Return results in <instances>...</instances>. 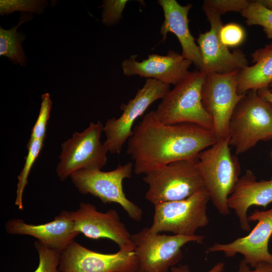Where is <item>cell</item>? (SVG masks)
<instances>
[{"label": "cell", "mask_w": 272, "mask_h": 272, "mask_svg": "<svg viewBox=\"0 0 272 272\" xmlns=\"http://www.w3.org/2000/svg\"><path fill=\"white\" fill-rule=\"evenodd\" d=\"M137 56L131 55L122 62L124 76L155 79L169 85L175 86L182 81L190 73L188 70L192 63L173 50L165 55L150 54L141 61L137 60Z\"/></svg>", "instance_id": "obj_16"}, {"label": "cell", "mask_w": 272, "mask_h": 272, "mask_svg": "<svg viewBox=\"0 0 272 272\" xmlns=\"http://www.w3.org/2000/svg\"><path fill=\"white\" fill-rule=\"evenodd\" d=\"M225 263L219 262L216 263L210 269L206 272H223L224 269ZM169 272H191L188 265L180 264L172 267Z\"/></svg>", "instance_id": "obj_31"}, {"label": "cell", "mask_w": 272, "mask_h": 272, "mask_svg": "<svg viewBox=\"0 0 272 272\" xmlns=\"http://www.w3.org/2000/svg\"><path fill=\"white\" fill-rule=\"evenodd\" d=\"M47 5V2L45 1L1 0L0 13L4 15L22 11L41 14Z\"/></svg>", "instance_id": "obj_25"}, {"label": "cell", "mask_w": 272, "mask_h": 272, "mask_svg": "<svg viewBox=\"0 0 272 272\" xmlns=\"http://www.w3.org/2000/svg\"><path fill=\"white\" fill-rule=\"evenodd\" d=\"M249 0H206L202 9H206L220 15L229 12L241 13L250 4Z\"/></svg>", "instance_id": "obj_27"}, {"label": "cell", "mask_w": 272, "mask_h": 272, "mask_svg": "<svg viewBox=\"0 0 272 272\" xmlns=\"http://www.w3.org/2000/svg\"><path fill=\"white\" fill-rule=\"evenodd\" d=\"M254 64L240 70L237 90L243 94L250 90L268 88L272 83V43L251 54Z\"/></svg>", "instance_id": "obj_20"}, {"label": "cell", "mask_w": 272, "mask_h": 272, "mask_svg": "<svg viewBox=\"0 0 272 272\" xmlns=\"http://www.w3.org/2000/svg\"><path fill=\"white\" fill-rule=\"evenodd\" d=\"M272 202V176L270 179L257 181L253 172L247 169L239 178L228 199V207L234 211L241 229L251 230L247 211L251 206L266 208Z\"/></svg>", "instance_id": "obj_18"}, {"label": "cell", "mask_w": 272, "mask_h": 272, "mask_svg": "<svg viewBox=\"0 0 272 272\" xmlns=\"http://www.w3.org/2000/svg\"><path fill=\"white\" fill-rule=\"evenodd\" d=\"M269 90L272 93V83L268 86Z\"/></svg>", "instance_id": "obj_34"}, {"label": "cell", "mask_w": 272, "mask_h": 272, "mask_svg": "<svg viewBox=\"0 0 272 272\" xmlns=\"http://www.w3.org/2000/svg\"><path fill=\"white\" fill-rule=\"evenodd\" d=\"M128 1L105 0L103 2L102 22L106 26L115 25L122 18V13Z\"/></svg>", "instance_id": "obj_28"}, {"label": "cell", "mask_w": 272, "mask_h": 272, "mask_svg": "<svg viewBox=\"0 0 272 272\" xmlns=\"http://www.w3.org/2000/svg\"><path fill=\"white\" fill-rule=\"evenodd\" d=\"M239 71L208 74L202 87V102L213 119L212 130L217 140L228 135L232 114L244 94L238 93Z\"/></svg>", "instance_id": "obj_11"}, {"label": "cell", "mask_w": 272, "mask_h": 272, "mask_svg": "<svg viewBox=\"0 0 272 272\" xmlns=\"http://www.w3.org/2000/svg\"><path fill=\"white\" fill-rule=\"evenodd\" d=\"M44 140H35L27 145L28 152L25 158V162L22 170L18 176V183L16 190V197L15 202L18 209L23 210V194L28 183V178L31 169L38 157L43 148Z\"/></svg>", "instance_id": "obj_22"}, {"label": "cell", "mask_w": 272, "mask_h": 272, "mask_svg": "<svg viewBox=\"0 0 272 272\" xmlns=\"http://www.w3.org/2000/svg\"><path fill=\"white\" fill-rule=\"evenodd\" d=\"M245 38V32L242 26L235 23L223 25L220 31L222 43L228 48L241 44Z\"/></svg>", "instance_id": "obj_29"}, {"label": "cell", "mask_w": 272, "mask_h": 272, "mask_svg": "<svg viewBox=\"0 0 272 272\" xmlns=\"http://www.w3.org/2000/svg\"><path fill=\"white\" fill-rule=\"evenodd\" d=\"M52 102L47 93L41 96L40 109L37 120L31 130L28 143L35 140H44L46 137V127L50 117Z\"/></svg>", "instance_id": "obj_26"}, {"label": "cell", "mask_w": 272, "mask_h": 272, "mask_svg": "<svg viewBox=\"0 0 272 272\" xmlns=\"http://www.w3.org/2000/svg\"><path fill=\"white\" fill-rule=\"evenodd\" d=\"M146 199L154 205L180 200L206 189L197 157L171 162L145 175Z\"/></svg>", "instance_id": "obj_5"}, {"label": "cell", "mask_w": 272, "mask_h": 272, "mask_svg": "<svg viewBox=\"0 0 272 272\" xmlns=\"http://www.w3.org/2000/svg\"><path fill=\"white\" fill-rule=\"evenodd\" d=\"M34 247L39 255V264L34 272H60L59 264L61 252L38 240L34 242Z\"/></svg>", "instance_id": "obj_24"}, {"label": "cell", "mask_w": 272, "mask_h": 272, "mask_svg": "<svg viewBox=\"0 0 272 272\" xmlns=\"http://www.w3.org/2000/svg\"><path fill=\"white\" fill-rule=\"evenodd\" d=\"M104 125L100 121L91 122L84 131L73 133L72 138L61 144L56 172L61 181L82 169H101L106 165L108 152L101 137Z\"/></svg>", "instance_id": "obj_9"}, {"label": "cell", "mask_w": 272, "mask_h": 272, "mask_svg": "<svg viewBox=\"0 0 272 272\" xmlns=\"http://www.w3.org/2000/svg\"><path fill=\"white\" fill-rule=\"evenodd\" d=\"M60 272H138L134 251L119 250L114 253L91 250L74 241L60 255Z\"/></svg>", "instance_id": "obj_12"}, {"label": "cell", "mask_w": 272, "mask_h": 272, "mask_svg": "<svg viewBox=\"0 0 272 272\" xmlns=\"http://www.w3.org/2000/svg\"><path fill=\"white\" fill-rule=\"evenodd\" d=\"M240 14L248 26H260L267 38L272 40V10L255 0L251 1L249 6Z\"/></svg>", "instance_id": "obj_23"}, {"label": "cell", "mask_w": 272, "mask_h": 272, "mask_svg": "<svg viewBox=\"0 0 272 272\" xmlns=\"http://www.w3.org/2000/svg\"><path fill=\"white\" fill-rule=\"evenodd\" d=\"M31 16H22L19 24L8 30L0 27V55L7 56L14 63L21 65L26 63V57L22 46L23 36L17 32V29L22 23L29 20Z\"/></svg>", "instance_id": "obj_21"}, {"label": "cell", "mask_w": 272, "mask_h": 272, "mask_svg": "<svg viewBox=\"0 0 272 272\" xmlns=\"http://www.w3.org/2000/svg\"><path fill=\"white\" fill-rule=\"evenodd\" d=\"M228 135L236 155L246 153L259 142L272 139V105L258 92H246L231 116Z\"/></svg>", "instance_id": "obj_3"}, {"label": "cell", "mask_w": 272, "mask_h": 272, "mask_svg": "<svg viewBox=\"0 0 272 272\" xmlns=\"http://www.w3.org/2000/svg\"><path fill=\"white\" fill-rule=\"evenodd\" d=\"M207 74L199 70L190 72L170 90L155 111L165 124L192 123L213 129V119L202 102V89Z\"/></svg>", "instance_id": "obj_4"}, {"label": "cell", "mask_w": 272, "mask_h": 272, "mask_svg": "<svg viewBox=\"0 0 272 272\" xmlns=\"http://www.w3.org/2000/svg\"><path fill=\"white\" fill-rule=\"evenodd\" d=\"M271 254H272V253H271Z\"/></svg>", "instance_id": "obj_35"}, {"label": "cell", "mask_w": 272, "mask_h": 272, "mask_svg": "<svg viewBox=\"0 0 272 272\" xmlns=\"http://www.w3.org/2000/svg\"><path fill=\"white\" fill-rule=\"evenodd\" d=\"M249 222L256 221L254 228L245 236L226 244L215 243L207 252H222L226 257L242 254L252 267L261 262L272 263V254L268 251V242L272 235V208L254 211L248 217Z\"/></svg>", "instance_id": "obj_14"}, {"label": "cell", "mask_w": 272, "mask_h": 272, "mask_svg": "<svg viewBox=\"0 0 272 272\" xmlns=\"http://www.w3.org/2000/svg\"><path fill=\"white\" fill-rule=\"evenodd\" d=\"M158 4L164 13V19L160 30L162 41L165 42L168 33H173L181 45L182 55L200 71L202 66L200 51L188 25V13L192 5H181L176 0H158Z\"/></svg>", "instance_id": "obj_19"}, {"label": "cell", "mask_w": 272, "mask_h": 272, "mask_svg": "<svg viewBox=\"0 0 272 272\" xmlns=\"http://www.w3.org/2000/svg\"><path fill=\"white\" fill-rule=\"evenodd\" d=\"M170 85L153 79H147L134 97L120 108L122 114L117 118L108 119L104 125L106 140L103 144L112 154H119L133 133V124L155 101L162 99L170 91Z\"/></svg>", "instance_id": "obj_10"}, {"label": "cell", "mask_w": 272, "mask_h": 272, "mask_svg": "<svg viewBox=\"0 0 272 272\" xmlns=\"http://www.w3.org/2000/svg\"><path fill=\"white\" fill-rule=\"evenodd\" d=\"M229 135L218 139L197 156V167L213 205L223 215L230 213L228 199L240 178V165L230 148Z\"/></svg>", "instance_id": "obj_2"}, {"label": "cell", "mask_w": 272, "mask_h": 272, "mask_svg": "<svg viewBox=\"0 0 272 272\" xmlns=\"http://www.w3.org/2000/svg\"><path fill=\"white\" fill-rule=\"evenodd\" d=\"M211 25V29L200 33L196 39L201 58L200 70L208 74H227L240 71L248 66L246 55L240 49L230 51L220 38V31L223 25L221 15L202 9Z\"/></svg>", "instance_id": "obj_15"}, {"label": "cell", "mask_w": 272, "mask_h": 272, "mask_svg": "<svg viewBox=\"0 0 272 272\" xmlns=\"http://www.w3.org/2000/svg\"><path fill=\"white\" fill-rule=\"evenodd\" d=\"M210 200L206 189L184 199L154 205L151 232H170L174 235L193 236L209 222L207 205Z\"/></svg>", "instance_id": "obj_8"}, {"label": "cell", "mask_w": 272, "mask_h": 272, "mask_svg": "<svg viewBox=\"0 0 272 272\" xmlns=\"http://www.w3.org/2000/svg\"><path fill=\"white\" fill-rule=\"evenodd\" d=\"M138 272H169L182 258L181 248L189 242L202 243L204 236L154 233L149 227L131 234Z\"/></svg>", "instance_id": "obj_7"}, {"label": "cell", "mask_w": 272, "mask_h": 272, "mask_svg": "<svg viewBox=\"0 0 272 272\" xmlns=\"http://www.w3.org/2000/svg\"><path fill=\"white\" fill-rule=\"evenodd\" d=\"M133 171V164L128 162L123 165H119L112 171L82 169L73 173L70 177L82 194H91L104 203H117L130 218L139 222L142 217V210L126 197L122 185L125 179L131 177Z\"/></svg>", "instance_id": "obj_6"}, {"label": "cell", "mask_w": 272, "mask_h": 272, "mask_svg": "<svg viewBox=\"0 0 272 272\" xmlns=\"http://www.w3.org/2000/svg\"><path fill=\"white\" fill-rule=\"evenodd\" d=\"M7 232L10 234L29 235L47 246L63 252L80 234L75 229L71 212L62 211L48 223L33 225L20 219H13L5 224Z\"/></svg>", "instance_id": "obj_17"}, {"label": "cell", "mask_w": 272, "mask_h": 272, "mask_svg": "<svg viewBox=\"0 0 272 272\" xmlns=\"http://www.w3.org/2000/svg\"><path fill=\"white\" fill-rule=\"evenodd\" d=\"M266 8L272 10V0H257Z\"/></svg>", "instance_id": "obj_33"}, {"label": "cell", "mask_w": 272, "mask_h": 272, "mask_svg": "<svg viewBox=\"0 0 272 272\" xmlns=\"http://www.w3.org/2000/svg\"><path fill=\"white\" fill-rule=\"evenodd\" d=\"M258 93L272 105V93L268 88L259 89Z\"/></svg>", "instance_id": "obj_32"}, {"label": "cell", "mask_w": 272, "mask_h": 272, "mask_svg": "<svg viewBox=\"0 0 272 272\" xmlns=\"http://www.w3.org/2000/svg\"><path fill=\"white\" fill-rule=\"evenodd\" d=\"M75 230L86 237L97 240L106 238L116 243L119 250L133 251L131 236L120 220L116 210L99 212L96 206L82 202L78 209L71 212Z\"/></svg>", "instance_id": "obj_13"}, {"label": "cell", "mask_w": 272, "mask_h": 272, "mask_svg": "<svg viewBox=\"0 0 272 272\" xmlns=\"http://www.w3.org/2000/svg\"><path fill=\"white\" fill-rule=\"evenodd\" d=\"M253 269L243 259L239 263L237 272H272V263L261 262L256 265Z\"/></svg>", "instance_id": "obj_30"}, {"label": "cell", "mask_w": 272, "mask_h": 272, "mask_svg": "<svg viewBox=\"0 0 272 272\" xmlns=\"http://www.w3.org/2000/svg\"><path fill=\"white\" fill-rule=\"evenodd\" d=\"M217 141L212 129L192 123L165 124L151 111L133 128L126 153L133 172L146 175L171 162L197 158Z\"/></svg>", "instance_id": "obj_1"}]
</instances>
